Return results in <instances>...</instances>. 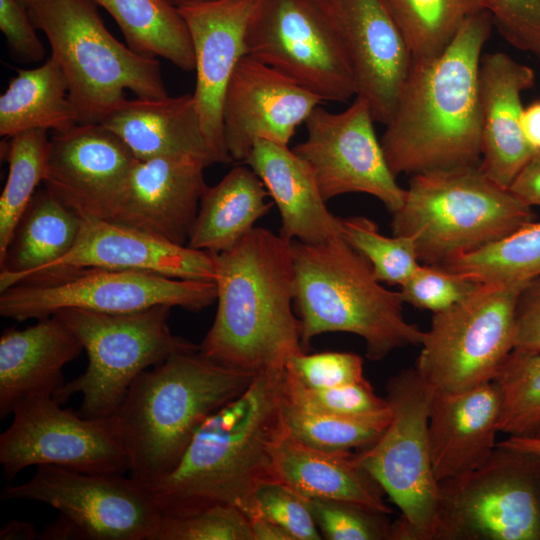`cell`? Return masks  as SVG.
Segmentation results:
<instances>
[{"label":"cell","mask_w":540,"mask_h":540,"mask_svg":"<svg viewBox=\"0 0 540 540\" xmlns=\"http://www.w3.org/2000/svg\"><path fill=\"white\" fill-rule=\"evenodd\" d=\"M492 25L482 10L439 55L413 60L380 141L395 177L480 164L478 74Z\"/></svg>","instance_id":"obj_1"},{"label":"cell","mask_w":540,"mask_h":540,"mask_svg":"<svg viewBox=\"0 0 540 540\" xmlns=\"http://www.w3.org/2000/svg\"><path fill=\"white\" fill-rule=\"evenodd\" d=\"M285 405V370L268 371L210 414L177 466L148 488L162 515L216 504L243 512L257 488L271 481L273 450L287 432Z\"/></svg>","instance_id":"obj_2"},{"label":"cell","mask_w":540,"mask_h":540,"mask_svg":"<svg viewBox=\"0 0 540 540\" xmlns=\"http://www.w3.org/2000/svg\"><path fill=\"white\" fill-rule=\"evenodd\" d=\"M215 257L217 311L200 351L254 374L285 370L305 352L293 313L292 240L256 227Z\"/></svg>","instance_id":"obj_3"},{"label":"cell","mask_w":540,"mask_h":540,"mask_svg":"<svg viewBox=\"0 0 540 540\" xmlns=\"http://www.w3.org/2000/svg\"><path fill=\"white\" fill-rule=\"evenodd\" d=\"M257 375L213 361L200 347L139 374L115 413L129 476L149 488L168 475L202 422L241 395Z\"/></svg>","instance_id":"obj_4"},{"label":"cell","mask_w":540,"mask_h":540,"mask_svg":"<svg viewBox=\"0 0 540 540\" xmlns=\"http://www.w3.org/2000/svg\"><path fill=\"white\" fill-rule=\"evenodd\" d=\"M292 250L304 350L328 332L360 336L372 361L421 345L424 331L406 321L400 292L383 287L367 259L342 236L314 244L292 240Z\"/></svg>","instance_id":"obj_5"},{"label":"cell","mask_w":540,"mask_h":540,"mask_svg":"<svg viewBox=\"0 0 540 540\" xmlns=\"http://www.w3.org/2000/svg\"><path fill=\"white\" fill-rule=\"evenodd\" d=\"M392 235L411 237L420 263L442 266L534 221L532 207L479 165L412 175Z\"/></svg>","instance_id":"obj_6"},{"label":"cell","mask_w":540,"mask_h":540,"mask_svg":"<svg viewBox=\"0 0 540 540\" xmlns=\"http://www.w3.org/2000/svg\"><path fill=\"white\" fill-rule=\"evenodd\" d=\"M27 10L67 79L78 124H100L127 90L139 98L168 96L160 63L118 41L93 0H37Z\"/></svg>","instance_id":"obj_7"},{"label":"cell","mask_w":540,"mask_h":540,"mask_svg":"<svg viewBox=\"0 0 540 540\" xmlns=\"http://www.w3.org/2000/svg\"><path fill=\"white\" fill-rule=\"evenodd\" d=\"M170 309L156 306L123 314L64 309L53 314L76 335L88 356L86 371L65 382L54 399L64 404L80 394V416L115 414L139 374L175 353L200 347L171 332Z\"/></svg>","instance_id":"obj_8"},{"label":"cell","mask_w":540,"mask_h":540,"mask_svg":"<svg viewBox=\"0 0 540 540\" xmlns=\"http://www.w3.org/2000/svg\"><path fill=\"white\" fill-rule=\"evenodd\" d=\"M386 391L390 422L356 459L401 512L391 523L390 540H435L439 487L428 440L434 390L414 367L390 377Z\"/></svg>","instance_id":"obj_9"},{"label":"cell","mask_w":540,"mask_h":540,"mask_svg":"<svg viewBox=\"0 0 540 540\" xmlns=\"http://www.w3.org/2000/svg\"><path fill=\"white\" fill-rule=\"evenodd\" d=\"M0 314L23 322L64 309L123 314L156 306L197 312L217 299L215 282L97 267L35 273L0 291Z\"/></svg>","instance_id":"obj_10"},{"label":"cell","mask_w":540,"mask_h":540,"mask_svg":"<svg viewBox=\"0 0 540 540\" xmlns=\"http://www.w3.org/2000/svg\"><path fill=\"white\" fill-rule=\"evenodd\" d=\"M3 500H32L58 511L43 540H154L162 513L149 489L124 474H89L39 465L27 482L7 485Z\"/></svg>","instance_id":"obj_11"},{"label":"cell","mask_w":540,"mask_h":540,"mask_svg":"<svg viewBox=\"0 0 540 540\" xmlns=\"http://www.w3.org/2000/svg\"><path fill=\"white\" fill-rule=\"evenodd\" d=\"M435 540H540V454L497 443L478 468L438 481Z\"/></svg>","instance_id":"obj_12"},{"label":"cell","mask_w":540,"mask_h":540,"mask_svg":"<svg viewBox=\"0 0 540 540\" xmlns=\"http://www.w3.org/2000/svg\"><path fill=\"white\" fill-rule=\"evenodd\" d=\"M525 285L480 284L433 313L415 369L436 393L492 382L514 349L515 309Z\"/></svg>","instance_id":"obj_13"},{"label":"cell","mask_w":540,"mask_h":540,"mask_svg":"<svg viewBox=\"0 0 540 540\" xmlns=\"http://www.w3.org/2000/svg\"><path fill=\"white\" fill-rule=\"evenodd\" d=\"M245 52L321 101L356 95L348 53L333 11L317 0H258Z\"/></svg>","instance_id":"obj_14"},{"label":"cell","mask_w":540,"mask_h":540,"mask_svg":"<svg viewBox=\"0 0 540 540\" xmlns=\"http://www.w3.org/2000/svg\"><path fill=\"white\" fill-rule=\"evenodd\" d=\"M50 394H34L13 408L0 435V464L13 479L30 466L53 465L89 474H125L129 458L116 414L85 418Z\"/></svg>","instance_id":"obj_15"},{"label":"cell","mask_w":540,"mask_h":540,"mask_svg":"<svg viewBox=\"0 0 540 540\" xmlns=\"http://www.w3.org/2000/svg\"><path fill=\"white\" fill-rule=\"evenodd\" d=\"M374 122L369 105L358 97L339 113L318 105L305 121V140L292 150L312 170L326 202L346 193H366L392 214L403 205L406 190L389 168Z\"/></svg>","instance_id":"obj_16"},{"label":"cell","mask_w":540,"mask_h":540,"mask_svg":"<svg viewBox=\"0 0 540 540\" xmlns=\"http://www.w3.org/2000/svg\"><path fill=\"white\" fill-rule=\"evenodd\" d=\"M322 101L265 63L244 55L229 81L223 104V132L232 161L244 162L254 142L288 145Z\"/></svg>","instance_id":"obj_17"},{"label":"cell","mask_w":540,"mask_h":540,"mask_svg":"<svg viewBox=\"0 0 540 540\" xmlns=\"http://www.w3.org/2000/svg\"><path fill=\"white\" fill-rule=\"evenodd\" d=\"M205 168L190 157L136 159L104 219L187 245L208 187Z\"/></svg>","instance_id":"obj_18"},{"label":"cell","mask_w":540,"mask_h":540,"mask_svg":"<svg viewBox=\"0 0 540 540\" xmlns=\"http://www.w3.org/2000/svg\"><path fill=\"white\" fill-rule=\"evenodd\" d=\"M135 160L102 124H77L50 138L43 183L83 219H104Z\"/></svg>","instance_id":"obj_19"},{"label":"cell","mask_w":540,"mask_h":540,"mask_svg":"<svg viewBox=\"0 0 540 540\" xmlns=\"http://www.w3.org/2000/svg\"><path fill=\"white\" fill-rule=\"evenodd\" d=\"M333 14L352 66L356 97L375 122L387 125L407 81L413 57L385 0H335Z\"/></svg>","instance_id":"obj_20"},{"label":"cell","mask_w":540,"mask_h":540,"mask_svg":"<svg viewBox=\"0 0 540 540\" xmlns=\"http://www.w3.org/2000/svg\"><path fill=\"white\" fill-rule=\"evenodd\" d=\"M258 0H220L178 8L189 30L195 56L193 93L203 131L231 162L224 142L223 104L231 76L246 55L245 35Z\"/></svg>","instance_id":"obj_21"},{"label":"cell","mask_w":540,"mask_h":540,"mask_svg":"<svg viewBox=\"0 0 540 540\" xmlns=\"http://www.w3.org/2000/svg\"><path fill=\"white\" fill-rule=\"evenodd\" d=\"M84 267L144 271L210 282H215L217 274L213 253L174 244L102 218L83 219L72 249L35 273Z\"/></svg>","instance_id":"obj_22"},{"label":"cell","mask_w":540,"mask_h":540,"mask_svg":"<svg viewBox=\"0 0 540 540\" xmlns=\"http://www.w3.org/2000/svg\"><path fill=\"white\" fill-rule=\"evenodd\" d=\"M535 85L530 66L503 52L480 61L478 92L481 119V162L484 174L509 189L535 154L522 128V94Z\"/></svg>","instance_id":"obj_23"},{"label":"cell","mask_w":540,"mask_h":540,"mask_svg":"<svg viewBox=\"0 0 540 540\" xmlns=\"http://www.w3.org/2000/svg\"><path fill=\"white\" fill-rule=\"evenodd\" d=\"M100 124L137 160L190 157L206 167L229 163L207 139L193 94L125 99Z\"/></svg>","instance_id":"obj_24"},{"label":"cell","mask_w":540,"mask_h":540,"mask_svg":"<svg viewBox=\"0 0 540 540\" xmlns=\"http://www.w3.org/2000/svg\"><path fill=\"white\" fill-rule=\"evenodd\" d=\"M500 396L494 382L456 393L434 392L428 419L438 481L481 466L496 448Z\"/></svg>","instance_id":"obj_25"},{"label":"cell","mask_w":540,"mask_h":540,"mask_svg":"<svg viewBox=\"0 0 540 540\" xmlns=\"http://www.w3.org/2000/svg\"><path fill=\"white\" fill-rule=\"evenodd\" d=\"M83 346L55 315L25 329L9 328L0 337V418L34 394L55 395L63 385V367Z\"/></svg>","instance_id":"obj_26"},{"label":"cell","mask_w":540,"mask_h":540,"mask_svg":"<svg viewBox=\"0 0 540 540\" xmlns=\"http://www.w3.org/2000/svg\"><path fill=\"white\" fill-rule=\"evenodd\" d=\"M259 176L281 216L280 235L303 243L342 236L308 164L287 145L257 139L243 162Z\"/></svg>","instance_id":"obj_27"},{"label":"cell","mask_w":540,"mask_h":540,"mask_svg":"<svg viewBox=\"0 0 540 540\" xmlns=\"http://www.w3.org/2000/svg\"><path fill=\"white\" fill-rule=\"evenodd\" d=\"M271 481L306 499L346 501L386 515L392 513L383 498L385 492L355 454L317 449L288 432L273 450Z\"/></svg>","instance_id":"obj_28"},{"label":"cell","mask_w":540,"mask_h":540,"mask_svg":"<svg viewBox=\"0 0 540 540\" xmlns=\"http://www.w3.org/2000/svg\"><path fill=\"white\" fill-rule=\"evenodd\" d=\"M83 218L45 187L32 197L0 261V291L60 260L74 246Z\"/></svg>","instance_id":"obj_29"},{"label":"cell","mask_w":540,"mask_h":540,"mask_svg":"<svg viewBox=\"0 0 540 540\" xmlns=\"http://www.w3.org/2000/svg\"><path fill=\"white\" fill-rule=\"evenodd\" d=\"M259 176L248 165L231 169L203 193L187 245L213 254L234 246L253 229L273 202Z\"/></svg>","instance_id":"obj_30"},{"label":"cell","mask_w":540,"mask_h":540,"mask_svg":"<svg viewBox=\"0 0 540 540\" xmlns=\"http://www.w3.org/2000/svg\"><path fill=\"white\" fill-rule=\"evenodd\" d=\"M67 79L50 56L41 66L18 69L0 97V135L34 130L66 131L77 125Z\"/></svg>","instance_id":"obj_31"},{"label":"cell","mask_w":540,"mask_h":540,"mask_svg":"<svg viewBox=\"0 0 540 540\" xmlns=\"http://www.w3.org/2000/svg\"><path fill=\"white\" fill-rule=\"evenodd\" d=\"M114 19L127 46L147 57H162L184 71L195 70L187 25L168 0H93Z\"/></svg>","instance_id":"obj_32"},{"label":"cell","mask_w":540,"mask_h":540,"mask_svg":"<svg viewBox=\"0 0 540 540\" xmlns=\"http://www.w3.org/2000/svg\"><path fill=\"white\" fill-rule=\"evenodd\" d=\"M442 266L478 284L526 285L540 277V222L532 221Z\"/></svg>","instance_id":"obj_33"},{"label":"cell","mask_w":540,"mask_h":540,"mask_svg":"<svg viewBox=\"0 0 540 540\" xmlns=\"http://www.w3.org/2000/svg\"><path fill=\"white\" fill-rule=\"evenodd\" d=\"M413 60L443 52L463 24L485 10L482 0H385Z\"/></svg>","instance_id":"obj_34"},{"label":"cell","mask_w":540,"mask_h":540,"mask_svg":"<svg viewBox=\"0 0 540 540\" xmlns=\"http://www.w3.org/2000/svg\"><path fill=\"white\" fill-rule=\"evenodd\" d=\"M6 139L8 176L0 196V261L37 186L44 181L50 141L43 129L24 131Z\"/></svg>","instance_id":"obj_35"},{"label":"cell","mask_w":540,"mask_h":540,"mask_svg":"<svg viewBox=\"0 0 540 540\" xmlns=\"http://www.w3.org/2000/svg\"><path fill=\"white\" fill-rule=\"evenodd\" d=\"M391 419L390 407L365 416H339L302 409L287 400L285 426L289 435L325 451L366 448L376 442Z\"/></svg>","instance_id":"obj_36"},{"label":"cell","mask_w":540,"mask_h":540,"mask_svg":"<svg viewBox=\"0 0 540 540\" xmlns=\"http://www.w3.org/2000/svg\"><path fill=\"white\" fill-rule=\"evenodd\" d=\"M492 382L500 396L499 432L531 436L540 424V351L513 349Z\"/></svg>","instance_id":"obj_37"},{"label":"cell","mask_w":540,"mask_h":540,"mask_svg":"<svg viewBox=\"0 0 540 540\" xmlns=\"http://www.w3.org/2000/svg\"><path fill=\"white\" fill-rule=\"evenodd\" d=\"M341 235L367 259L380 282L401 286L420 265L411 237L385 236L369 218L353 216L342 219Z\"/></svg>","instance_id":"obj_38"},{"label":"cell","mask_w":540,"mask_h":540,"mask_svg":"<svg viewBox=\"0 0 540 540\" xmlns=\"http://www.w3.org/2000/svg\"><path fill=\"white\" fill-rule=\"evenodd\" d=\"M154 540H254L245 514L216 504L185 516L162 515Z\"/></svg>","instance_id":"obj_39"},{"label":"cell","mask_w":540,"mask_h":540,"mask_svg":"<svg viewBox=\"0 0 540 540\" xmlns=\"http://www.w3.org/2000/svg\"><path fill=\"white\" fill-rule=\"evenodd\" d=\"M287 400L302 409L339 416H365L389 408L388 401L379 397L365 380L332 388H308L291 378L285 371Z\"/></svg>","instance_id":"obj_40"},{"label":"cell","mask_w":540,"mask_h":540,"mask_svg":"<svg viewBox=\"0 0 540 540\" xmlns=\"http://www.w3.org/2000/svg\"><path fill=\"white\" fill-rule=\"evenodd\" d=\"M322 536L328 540H390L386 514L337 500L307 499Z\"/></svg>","instance_id":"obj_41"},{"label":"cell","mask_w":540,"mask_h":540,"mask_svg":"<svg viewBox=\"0 0 540 540\" xmlns=\"http://www.w3.org/2000/svg\"><path fill=\"white\" fill-rule=\"evenodd\" d=\"M479 285L444 266L420 263L399 292L404 303L436 313L461 301Z\"/></svg>","instance_id":"obj_42"},{"label":"cell","mask_w":540,"mask_h":540,"mask_svg":"<svg viewBox=\"0 0 540 540\" xmlns=\"http://www.w3.org/2000/svg\"><path fill=\"white\" fill-rule=\"evenodd\" d=\"M269 520L285 530L293 540H320L321 533L307 499L278 482L262 483L250 504Z\"/></svg>","instance_id":"obj_43"},{"label":"cell","mask_w":540,"mask_h":540,"mask_svg":"<svg viewBox=\"0 0 540 540\" xmlns=\"http://www.w3.org/2000/svg\"><path fill=\"white\" fill-rule=\"evenodd\" d=\"M285 371L303 386L313 389L367 380L363 373V359L349 352H300L289 359Z\"/></svg>","instance_id":"obj_44"},{"label":"cell","mask_w":540,"mask_h":540,"mask_svg":"<svg viewBox=\"0 0 540 540\" xmlns=\"http://www.w3.org/2000/svg\"><path fill=\"white\" fill-rule=\"evenodd\" d=\"M510 45L540 62V0H482Z\"/></svg>","instance_id":"obj_45"},{"label":"cell","mask_w":540,"mask_h":540,"mask_svg":"<svg viewBox=\"0 0 540 540\" xmlns=\"http://www.w3.org/2000/svg\"><path fill=\"white\" fill-rule=\"evenodd\" d=\"M28 10L19 0H0V30L12 53L23 62H38L45 48Z\"/></svg>","instance_id":"obj_46"},{"label":"cell","mask_w":540,"mask_h":540,"mask_svg":"<svg viewBox=\"0 0 540 540\" xmlns=\"http://www.w3.org/2000/svg\"><path fill=\"white\" fill-rule=\"evenodd\" d=\"M514 349L540 351V277L528 282L518 296Z\"/></svg>","instance_id":"obj_47"},{"label":"cell","mask_w":540,"mask_h":540,"mask_svg":"<svg viewBox=\"0 0 540 540\" xmlns=\"http://www.w3.org/2000/svg\"><path fill=\"white\" fill-rule=\"evenodd\" d=\"M509 190L527 205L540 207V152L532 156Z\"/></svg>","instance_id":"obj_48"},{"label":"cell","mask_w":540,"mask_h":540,"mask_svg":"<svg viewBox=\"0 0 540 540\" xmlns=\"http://www.w3.org/2000/svg\"><path fill=\"white\" fill-rule=\"evenodd\" d=\"M243 513L248 519L254 540H293L285 530L254 507L247 508Z\"/></svg>","instance_id":"obj_49"},{"label":"cell","mask_w":540,"mask_h":540,"mask_svg":"<svg viewBox=\"0 0 540 540\" xmlns=\"http://www.w3.org/2000/svg\"><path fill=\"white\" fill-rule=\"evenodd\" d=\"M521 128L526 142L534 153L540 152V100L524 107Z\"/></svg>","instance_id":"obj_50"},{"label":"cell","mask_w":540,"mask_h":540,"mask_svg":"<svg viewBox=\"0 0 540 540\" xmlns=\"http://www.w3.org/2000/svg\"><path fill=\"white\" fill-rule=\"evenodd\" d=\"M1 540H34L39 539V532L34 526L25 521L12 520L7 522L0 531Z\"/></svg>","instance_id":"obj_51"},{"label":"cell","mask_w":540,"mask_h":540,"mask_svg":"<svg viewBox=\"0 0 540 540\" xmlns=\"http://www.w3.org/2000/svg\"><path fill=\"white\" fill-rule=\"evenodd\" d=\"M498 443L505 446L536 452L540 454V439L538 438L510 436L506 440Z\"/></svg>","instance_id":"obj_52"},{"label":"cell","mask_w":540,"mask_h":540,"mask_svg":"<svg viewBox=\"0 0 540 540\" xmlns=\"http://www.w3.org/2000/svg\"><path fill=\"white\" fill-rule=\"evenodd\" d=\"M177 8H182L186 6L199 5L204 3L216 2L220 0H168Z\"/></svg>","instance_id":"obj_53"},{"label":"cell","mask_w":540,"mask_h":540,"mask_svg":"<svg viewBox=\"0 0 540 540\" xmlns=\"http://www.w3.org/2000/svg\"><path fill=\"white\" fill-rule=\"evenodd\" d=\"M317 1L333 11V5H334L335 0H317Z\"/></svg>","instance_id":"obj_54"},{"label":"cell","mask_w":540,"mask_h":540,"mask_svg":"<svg viewBox=\"0 0 540 540\" xmlns=\"http://www.w3.org/2000/svg\"><path fill=\"white\" fill-rule=\"evenodd\" d=\"M19 1L24 7H26L28 9L37 0H19Z\"/></svg>","instance_id":"obj_55"},{"label":"cell","mask_w":540,"mask_h":540,"mask_svg":"<svg viewBox=\"0 0 540 540\" xmlns=\"http://www.w3.org/2000/svg\"><path fill=\"white\" fill-rule=\"evenodd\" d=\"M529 437H534V438H538L540 439V424L538 425V427L536 428V430L534 431V433L529 436Z\"/></svg>","instance_id":"obj_56"}]
</instances>
